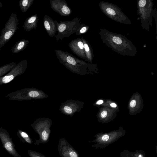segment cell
I'll return each mask as SVG.
<instances>
[{"mask_svg":"<svg viewBox=\"0 0 157 157\" xmlns=\"http://www.w3.org/2000/svg\"><path fill=\"white\" fill-rule=\"evenodd\" d=\"M99 34L103 42L112 50L123 56H134L137 54L132 42L121 34L100 29Z\"/></svg>","mask_w":157,"mask_h":157,"instance_id":"1","label":"cell"},{"mask_svg":"<svg viewBox=\"0 0 157 157\" xmlns=\"http://www.w3.org/2000/svg\"><path fill=\"white\" fill-rule=\"evenodd\" d=\"M125 131L123 128H120L118 130L112 131L109 132H100L95 135V139L89 141L90 143H94L91 147L95 149H104L109 145L124 136Z\"/></svg>","mask_w":157,"mask_h":157,"instance_id":"2","label":"cell"},{"mask_svg":"<svg viewBox=\"0 0 157 157\" xmlns=\"http://www.w3.org/2000/svg\"><path fill=\"white\" fill-rule=\"evenodd\" d=\"M60 62L71 71L81 75L83 68L87 64L67 52L59 50H55Z\"/></svg>","mask_w":157,"mask_h":157,"instance_id":"3","label":"cell"},{"mask_svg":"<svg viewBox=\"0 0 157 157\" xmlns=\"http://www.w3.org/2000/svg\"><path fill=\"white\" fill-rule=\"evenodd\" d=\"M52 124V121L50 119L41 118L37 119L31 125L39 136V139L35 140V144L39 145L40 144H45L48 142Z\"/></svg>","mask_w":157,"mask_h":157,"instance_id":"4","label":"cell"},{"mask_svg":"<svg viewBox=\"0 0 157 157\" xmlns=\"http://www.w3.org/2000/svg\"><path fill=\"white\" fill-rule=\"evenodd\" d=\"M153 2L151 0H140L137 6V12L143 29L149 30L152 25L153 16L155 10L153 9Z\"/></svg>","mask_w":157,"mask_h":157,"instance_id":"5","label":"cell"},{"mask_svg":"<svg viewBox=\"0 0 157 157\" xmlns=\"http://www.w3.org/2000/svg\"><path fill=\"white\" fill-rule=\"evenodd\" d=\"M48 96L41 90L32 87L25 88L12 92L5 97L10 100L16 101L28 100L45 98Z\"/></svg>","mask_w":157,"mask_h":157,"instance_id":"6","label":"cell"},{"mask_svg":"<svg viewBox=\"0 0 157 157\" xmlns=\"http://www.w3.org/2000/svg\"><path fill=\"white\" fill-rule=\"evenodd\" d=\"M99 7L103 13L111 19L123 24H131L130 19L116 5L102 1L100 2Z\"/></svg>","mask_w":157,"mask_h":157,"instance_id":"7","label":"cell"},{"mask_svg":"<svg viewBox=\"0 0 157 157\" xmlns=\"http://www.w3.org/2000/svg\"><path fill=\"white\" fill-rule=\"evenodd\" d=\"M80 19L76 17L71 21H60L56 20L57 35L55 37L57 40H62L64 37H68L75 33L81 25Z\"/></svg>","mask_w":157,"mask_h":157,"instance_id":"8","label":"cell"},{"mask_svg":"<svg viewBox=\"0 0 157 157\" xmlns=\"http://www.w3.org/2000/svg\"><path fill=\"white\" fill-rule=\"evenodd\" d=\"M19 20L17 15L12 13L1 31L0 36V49L12 37L18 29Z\"/></svg>","mask_w":157,"mask_h":157,"instance_id":"9","label":"cell"},{"mask_svg":"<svg viewBox=\"0 0 157 157\" xmlns=\"http://www.w3.org/2000/svg\"><path fill=\"white\" fill-rule=\"evenodd\" d=\"M27 61L24 60L19 62L9 72L0 78V85L11 82L16 77L23 74L27 67Z\"/></svg>","mask_w":157,"mask_h":157,"instance_id":"10","label":"cell"},{"mask_svg":"<svg viewBox=\"0 0 157 157\" xmlns=\"http://www.w3.org/2000/svg\"><path fill=\"white\" fill-rule=\"evenodd\" d=\"M0 139L3 147L13 157H21L16 151L9 133L2 127L0 128Z\"/></svg>","mask_w":157,"mask_h":157,"instance_id":"11","label":"cell"},{"mask_svg":"<svg viewBox=\"0 0 157 157\" xmlns=\"http://www.w3.org/2000/svg\"><path fill=\"white\" fill-rule=\"evenodd\" d=\"M82 103L78 101L67 100L62 103L59 110L64 114L72 116L75 113L80 112L83 107Z\"/></svg>","mask_w":157,"mask_h":157,"instance_id":"12","label":"cell"},{"mask_svg":"<svg viewBox=\"0 0 157 157\" xmlns=\"http://www.w3.org/2000/svg\"><path fill=\"white\" fill-rule=\"evenodd\" d=\"M58 150L61 157H79L78 151L64 138L59 139Z\"/></svg>","mask_w":157,"mask_h":157,"instance_id":"13","label":"cell"},{"mask_svg":"<svg viewBox=\"0 0 157 157\" xmlns=\"http://www.w3.org/2000/svg\"><path fill=\"white\" fill-rule=\"evenodd\" d=\"M50 2L51 8L59 15L67 16L71 14V9L65 0H51Z\"/></svg>","mask_w":157,"mask_h":157,"instance_id":"14","label":"cell"},{"mask_svg":"<svg viewBox=\"0 0 157 157\" xmlns=\"http://www.w3.org/2000/svg\"><path fill=\"white\" fill-rule=\"evenodd\" d=\"M68 46L74 54L83 59L87 60L81 38L75 39L71 41L69 43Z\"/></svg>","mask_w":157,"mask_h":157,"instance_id":"15","label":"cell"},{"mask_svg":"<svg viewBox=\"0 0 157 157\" xmlns=\"http://www.w3.org/2000/svg\"><path fill=\"white\" fill-rule=\"evenodd\" d=\"M45 29L50 37L55 36L57 33L56 21H54L49 16L45 15L43 19Z\"/></svg>","mask_w":157,"mask_h":157,"instance_id":"16","label":"cell"},{"mask_svg":"<svg viewBox=\"0 0 157 157\" xmlns=\"http://www.w3.org/2000/svg\"><path fill=\"white\" fill-rule=\"evenodd\" d=\"M38 21V17L36 14L33 15L26 19L23 24L24 29L26 31L36 29Z\"/></svg>","mask_w":157,"mask_h":157,"instance_id":"17","label":"cell"},{"mask_svg":"<svg viewBox=\"0 0 157 157\" xmlns=\"http://www.w3.org/2000/svg\"><path fill=\"white\" fill-rule=\"evenodd\" d=\"M29 43V40L24 39L17 41L11 49V52L13 53L16 54L24 50Z\"/></svg>","mask_w":157,"mask_h":157,"instance_id":"18","label":"cell"},{"mask_svg":"<svg viewBox=\"0 0 157 157\" xmlns=\"http://www.w3.org/2000/svg\"><path fill=\"white\" fill-rule=\"evenodd\" d=\"M120 157H146L145 152L142 150H136L135 152L129 151L125 149L121 151Z\"/></svg>","mask_w":157,"mask_h":157,"instance_id":"19","label":"cell"},{"mask_svg":"<svg viewBox=\"0 0 157 157\" xmlns=\"http://www.w3.org/2000/svg\"><path fill=\"white\" fill-rule=\"evenodd\" d=\"M83 43L85 52L87 60L91 63L94 57L93 52L91 47L83 37L81 38Z\"/></svg>","mask_w":157,"mask_h":157,"instance_id":"20","label":"cell"},{"mask_svg":"<svg viewBox=\"0 0 157 157\" xmlns=\"http://www.w3.org/2000/svg\"><path fill=\"white\" fill-rule=\"evenodd\" d=\"M16 64L13 62L0 67V78L9 72Z\"/></svg>","mask_w":157,"mask_h":157,"instance_id":"21","label":"cell"},{"mask_svg":"<svg viewBox=\"0 0 157 157\" xmlns=\"http://www.w3.org/2000/svg\"><path fill=\"white\" fill-rule=\"evenodd\" d=\"M33 1L34 0H20L19 4L22 12H25L30 7Z\"/></svg>","mask_w":157,"mask_h":157,"instance_id":"22","label":"cell"},{"mask_svg":"<svg viewBox=\"0 0 157 157\" xmlns=\"http://www.w3.org/2000/svg\"><path fill=\"white\" fill-rule=\"evenodd\" d=\"M17 134L19 135L22 139V140H23L25 142L29 144H31L33 143L32 139L26 132L18 129Z\"/></svg>","mask_w":157,"mask_h":157,"instance_id":"23","label":"cell"},{"mask_svg":"<svg viewBox=\"0 0 157 157\" xmlns=\"http://www.w3.org/2000/svg\"><path fill=\"white\" fill-rule=\"evenodd\" d=\"M89 27L84 24L81 25L78 30L75 33L77 35H79L86 33L88 30Z\"/></svg>","mask_w":157,"mask_h":157,"instance_id":"24","label":"cell"},{"mask_svg":"<svg viewBox=\"0 0 157 157\" xmlns=\"http://www.w3.org/2000/svg\"><path fill=\"white\" fill-rule=\"evenodd\" d=\"M28 152L30 157H46L40 152L31 150H28Z\"/></svg>","mask_w":157,"mask_h":157,"instance_id":"25","label":"cell"},{"mask_svg":"<svg viewBox=\"0 0 157 157\" xmlns=\"http://www.w3.org/2000/svg\"><path fill=\"white\" fill-rule=\"evenodd\" d=\"M136 101L135 100H132L130 103V106L132 108L134 107L136 105Z\"/></svg>","mask_w":157,"mask_h":157,"instance_id":"26","label":"cell"},{"mask_svg":"<svg viewBox=\"0 0 157 157\" xmlns=\"http://www.w3.org/2000/svg\"><path fill=\"white\" fill-rule=\"evenodd\" d=\"M107 114V112L105 110L103 111L101 114V117L102 118H105Z\"/></svg>","mask_w":157,"mask_h":157,"instance_id":"27","label":"cell"},{"mask_svg":"<svg viewBox=\"0 0 157 157\" xmlns=\"http://www.w3.org/2000/svg\"><path fill=\"white\" fill-rule=\"evenodd\" d=\"M103 102V101L102 100H100L97 101V102H96V104L97 105H101L102 104Z\"/></svg>","mask_w":157,"mask_h":157,"instance_id":"28","label":"cell"},{"mask_svg":"<svg viewBox=\"0 0 157 157\" xmlns=\"http://www.w3.org/2000/svg\"><path fill=\"white\" fill-rule=\"evenodd\" d=\"M110 106L113 108H116L117 106V105L114 103H112L110 104Z\"/></svg>","mask_w":157,"mask_h":157,"instance_id":"29","label":"cell"},{"mask_svg":"<svg viewBox=\"0 0 157 157\" xmlns=\"http://www.w3.org/2000/svg\"><path fill=\"white\" fill-rule=\"evenodd\" d=\"M2 3L0 2V8H1L2 6Z\"/></svg>","mask_w":157,"mask_h":157,"instance_id":"30","label":"cell"},{"mask_svg":"<svg viewBox=\"0 0 157 157\" xmlns=\"http://www.w3.org/2000/svg\"><path fill=\"white\" fill-rule=\"evenodd\" d=\"M157 145H156L155 146V149H156V153H157Z\"/></svg>","mask_w":157,"mask_h":157,"instance_id":"31","label":"cell"}]
</instances>
